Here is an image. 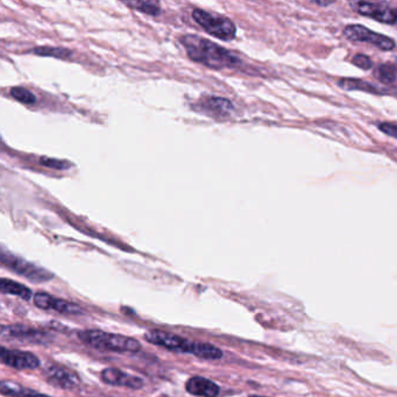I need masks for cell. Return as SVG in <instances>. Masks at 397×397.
Returning a JSON list of instances; mask_svg holds the SVG:
<instances>
[{
  "instance_id": "cell-1",
  "label": "cell",
  "mask_w": 397,
  "mask_h": 397,
  "mask_svg": "<svg viewBox=\"0 0 397 397\" xmlns=\"http://www.w3.org/2000/svg\"><path fill=\"white\" fill-rule=\"evenodd\" d=\"M180 44L185 46L189 58L210 68H232L239 63V58L231 51L201 36L192 34L182 36Z\"/></svg>"
},
{
  "instance_id": "cell-2",
  "label": "cell",
  "mask_w": 397,
  "mask_h": 397,
  "mask_svg": "<svg viewBox=\"0 0 397 397\" xmlns=\"http://www.w3.org/2000/svg\"><path fill=\"white\" fill-rule=\"evenodd\" d=\"M144 339L156 346L164 347L168 350L189 353L205 360H218L223 357L221 348L209 343L192 341L173 333L164 332L161 330H151L144 333Z\"/></svg>"
},
{
  "instance_id": "cell-3",
  "label": "cell",
  "mask_w": 397,
  "mask_h": 397,
  "mask_svg": "<svg viewBox=\"0 0 397 397\" xmlns=\"http://www.w3.org/2000/svg\"><path fill=\"white\" fill-rule=\"evenodd\" d=\"M80 339L89 346L98 350L116 352V353H127L140 350L141 344L130 337L104 332L98 330H85L78 333Z\"/></svg>"
},
{
  "instance_id": "cell-4",
  "label": "cell",
  "mask_w": 397,
  "mask_h": 397,
  "mask_svg": "<svg viewBox=\"0 0 397 397\" xmlns=\"http://www.w3.org/2000/svg\"><path fill=\"white\" fill-rule=\"evenodd\" d=\"M192 18L199 26H202L203 29L206 33H209L210 35L225 41L235 39L237 28L230 19L221 17V15H213L210 12L203 11L199 8L194 10Z\"/></svg>"
},
{
  "instance_id": "cell-5",
  "label": "cell",
  "mask_w": 397,
  "mask_h": 397,
  "mask_svg": "<svg viewBox=\"0 0 397 397\" xmlns=\"http://www.w3.org/2000/svg\"><path fill=\"white\" fill-rule=\"evenodd\" d=\"M1 262L12 271L33 282H46L53 278V274L44 268L37 267L22 257H15L5 249L1 252Z\"/></svg>"
},
{
  "instance_id": "cell-6",
  "label": "cell",
  "mask_w": 397,
  "mask_h": 397,
  "mask_svg": "<svg viewBox=\"0 0 397 397\" xmlns=\"http://www.w3.org/2000/svg\"><path fill=\"white\" fill-rule=\"evenodd\" d=\"M344 35L348 40L354 42H366L373 44L382 51H393L395 48V42L388 36L382 35L379 33L373 32L371 29L366 28L365 26L350 25L344 29Z\"/></svg>"
},
{
  "instance_id": "cell-7",
  "label": "cell",
  "mask_w": 397,
  "mask_h": 397,
  "mask_svg": "<svg viewBox=\"0 0 397 397\" xmlns=\"http://www.w3.org/2000/svg\"><path fill=\"white\" fill-rule=\"evenodd\" d=\"M350 8L359 15H365L376 22L395 25L397 20V10L389 8L385 4H376V3H365V1H352L350 3Z\"/></svg>"
},
{
  "instance_id": "cell-8",
  "label": "cell",
  "mask_w": 397,
  "mask_h": 397,
  "mask_svg": "<svg viewBox=\"0 0 397 397\" xmlns=\"http://www.w3.org/2000/svg\"><path fill=\"white\" fill-rule=\"evenodd\" d=\"M0 357L5 365L15 369H35L40 366L39 357L31 352H24L19 350H8L1 347Z\"/></svg>"
},
{
  "instance_id": "cell-9",
  "label": "cell",
  "mask_w": 397,
  "mask_h": 397,
  "mask_svg": "<svg viewBox=\"0 0 397 397\" xmlns=\"http://www.w3.org/2000/svg\"><path fill=\"white\" fill-rule=\"evenodd\" d=\"M34 304H35V307H40L42 310H55L60 314H83V309L80 305L68 302V301L55 298V297L46 293L35 294L34 295Z\"/></svg>"
},
{
  "instance_id": "cell-10",
  "label": "cell",
  "mask_w": 397,
  "mask_h": 397,
  "mask_svg": "<svg viewBox=\"0 0 397 397\" xmlns=\"http://www.w3.org/2000/svg\"><path fill=\"white\" fill-rule=\"evenodd\" d=\"M46 379L53 386L62 388V389H75L80 386L78 376L69 369H63L60 366L51 365L44 371Z\"/></svg>"
},
{
  "instance_id": "cell-11",
  "label": "cell",
  "mask_w": 397,
  "mask_h": 397,
  "mask_svg": "<svg viewBox=\"0 0 397 397\" xmlns=\"http://www.w3.org/2000/svg\"><path fill=\"white\" fill-rule=\"evenodd\" d=\"M101 381L111 386L125 387L130 389H141L144 387V380L137 376L130 375L118 369L108 367L101 372Z\"/></svg>"
},
{
  "instance_id": "cell-12",
  "label": "cell",
  "mask_w": 397,
  "mask_h": 397,
  "mask_svg": "<svg viewBox=\"0 0 397 397\" xmlns=\"http://www.w3.org/2000/svg\"><path fill=\"white\" fill-rule=\"evenodd\" d=\"M185 389L189 394L198 397H217L221 388L211 380L203 376H192L185 383Z\"/></svg>"
},
{
  "instance_id": "cell-13",
  "label": "cell",
  "mask_w": 397,
  "mask_h": 397,
  "mask_svg": "<svg viewBox=\"0 0 397 397\" xmlns=\"http://www.w3.org/2000/svg\"><path fill=\"white\" fill-rule=\"evenodd\" d=\"M3 335L13 337L15 339H24L26 341H29V343L35 344H46L48 339L47 333L24 328V326H4Z\"/></svg>"
},
{
  "instance_id": "cell-14",
  "label": "cell",
  "mask_w": 397,
  "mask_h": 397,
  "mask_svg": "<svg viewBox=\"0 0 397 397\" xmlns=\"http://www.w3.org/2000/svg\"><path fill=\"white\" fill-rule=\"evenodd\" d=\"M203 108L211 116L225 117L232 112L233 105L225 98L210 97L203 103Z\"/></svg>"
},
{
  "instance_id": "cell-15",
  "label": "cell",
  "mask_w": 397,
  "mask_h": 397,
  "mask_svg": "<svg viewBox=\"0 0 397 397\" xmlns=\"http://www.w3.org/2000/svg\"><path fill=\"white\" fill-rule=\"evenodd\" d=\"M0 290L5 295H15L22 300L29 301L32 298V290L28 287L20 285L18 282L8 280V278H3L0 281Z\"/></svg>"
},
{
  "instance_id": "cell-16",
  "label": "cell",
  "mask_w": 397,
  "mask_h": 397,
  "mask_svg": "<svg viewBox=\"0 0 397 397\" xmlns=\"http://www.w3.org/2000/svg\"><path fill=\"white\" fill-rule=\"evenodd\" d=\"M0 390L3 395L8 397H49L44 394H37L33 390H27L11 381H3L0 385Z\"/></svg>"
},
{
  "instance_id": "cell-17",
  "label": "cell",
  "mask_w": 397,
  "mask_h": 397,
  "mask_svg": "<svg viewBox=\"0 0 397 397\" xmlns=\"http://www.w3.org/2000/svg\"><path fill=\"white\" fill-rule=\"evenodd\" d=\"M338 85L340 87H343L344 90H360L366 91V92H372V94H379V89H376V87H373L372 84L367 83L365 81L345 78V80L339 81Z\"/></svg>"
},
{
  "instance_id": "cell-18",
  "label": "cell",
  "mask_w": 397,
  "mask_h": 397,
  "mask_svg": "<svg viewBox=\"0 0 397 397\" xmlns=\"http://www.w3.org/2000/svg\"><path fill=\"white\" fill-rule=\"evenodd\" d=\"M125 4L146 15H158L160 13V5L154 1H137V3H125Z\"/></svg>"
},
{
  "instance_id": "cell-19",
  "label": "cell",
  "mask_w": 397,
  "mask_h": 397,
  "mask_svg": "<svg viewBox=\"0 0 397 397\" xmlns=\"http://www.w3.org/2000/svg\"><path fill=\"white\" fill-rule=\"evenodd\" d=\"M375 76L383 83H393L396 80V70L393 65H382L376 69Z\"/></svg>"
},
{
  "instance_id": "cell-20",
  "label": "cell",
  "mask_w": 397,
  "mask_h": 397,
  "mask_svg": "<svg viewBox=\"0 0 397 397\" xmlns=\"http://www.w3.org/2000/svg\"><path fill=\"white\" fill-rule=\"evenodd\" d=\"M33 53L35 54L42 55V56H53V58H69L71 56V53L67 51V49H63V48H51V47H42L36 48L33 51Z\"/></svg>"
},
{
  "instance_id": "cell-21",
  "label": "cell",
  "mask_w": 397,
  "mask_h": 397,
  "mask_svg": "<svg viewBox=\"0 0 397 397\" xmlns=\"http://www.w3.org/2000/svg\"><path fill=\"white\" fill-rule=\"evenodd\" d=\"M12 97L17 101H22V104H34L36 101V97L33 92L27 90L25 87H13L11 90Z\"/></svg>"
},
{
  "instance_id": "cell-22",
  "label": "cell",
  "mask_w": 397,
  "mask_h": 397,
  "mask_svg": "<svg viewBox=\"0 0 397 397\" xmlns=\"http://www.w3.org/2000/svg\"><path fill=\"white\" fill-rule=\"evenodd\" d=\"M352 62H353V65H357L359 68L364 69V70H369V69L373 67L372 60L364 54L355 55V56L352 58Z\"/></svg>"
},
{
  "instance_id": "cell-23",
  "label": "cell",
  "mask_w": 397,
  "mask_h": 397,
  "mask_svg": "<svg viewBox=\"0 0 397 397\" xmlns=\"http://www.w3.org/2000/svg\"><path fill=\"white\" fill-rule=\"evenodd\" d=\"M41 164L49 167V168H53V169H68L67 167H69V163L65 162V161L48 159V158H42V159H41Z\"/></svg>"
},
{
  "instance_id": "cell-24",
  "label": "cell",
  "mask_w": 397,
  "mask_h": 397,
  "mask_svg": "<svg viewBox=\"0 0 397 397\" xmlns=\"http://www.w3.org/2000/svg\"><path fill=\"white\" fill-rule=\"evenodd\" d=\"M380 130H382L383 133L389 135V137H396L397 139V124L394 123H381L379 124Z\"/></svg>"
},
{
  "instance_id": "cell-25",
  "label": "cell",
  "mask_w": 397,
  "mask_h": 397,
  "mask_svg": "<svg viewBox=\"0 0 397 397\" xmlns=\"http://www.w3.org/2000/svg\"><path fill=\"white\" fill-rule=\"evenodd\" d=\"M314 4L318 5V6H329V5L333 4V1H314Z\"/></svg>"
},
{
  "instance_id": "cell-26",
  "label": "cell",
  "mask_w": 397,
  "mask_h": 397,
  "mask_svg": "<svg viewBox=\"0 0 397 397\" xmlns=\"http://www.w3.org/2000/svg\"><path fill=\"white\" fill-rule=\"evenodd\" d=\"M249 397H264V396H257V395H252V396H249Z\"/></svg>"
},
{
  "instance_id": "cell-27",
  "label": "cell",
  "mask_w": 397,
  "mask_h": 397,
  "mask_svg": "<svg viewBox=\"0 0 397 397\" xmlns=\"http://www.w3.org/2000/svg\"><path fill=\"white\" fill-rule=\"evenodd\" d=\"M394 26H396V27H397V20H396V22H395V25H394Z\"/></svg>"
}]
</instances>
